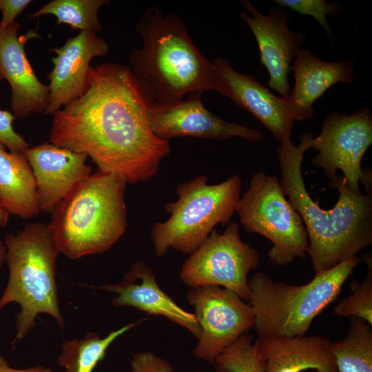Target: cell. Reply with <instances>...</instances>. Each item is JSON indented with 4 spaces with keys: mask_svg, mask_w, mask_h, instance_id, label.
<instances>
[{
    "mask_svg": "<svg viewBox=\"0 0 372 372\" xmlns=\"http://www.w3.org/2000/svg\"><path fill=\"white\" fill-rule=\"evenodd\" d=\"M149 106L127 65L99 64L84 93L52 115L50 142L86 154L127 184L148 182L171 152L149 125Z\"/></svg>",
    "mask_w": 372,
    "mask_h": 372,
    "instance_id": "obj_1",
    "label": "cell"
},
{
    "mask_svg": "<svg viewBox=\"0 0 372 372\" xmlns=\"http://www.w3.org/2000/svg\"><path fill=\"white\" fill-rule=\"evenodd\" d=\"M313 135L300 136V144H280L278 161L281 189L293 209L301 216L308 235L309 255L316 272L331 269L372 245V192L352 191L343 176L330 180L339 198L331 209H323L309 194L303 179L304 155L311 149Z\"/></svg>",
    "mask_w": 372,
    "mask_h": 372,
    "instance_id": "obj_2",
    "label": "cell"
},
{
    "mask_svg": "<svg viewBox=\"0 0 372 372\" xmlns=\"http://www.w3.org/2000/svg\"><path fill=\"white\" fill-rule=\"evenodd\" d=\"M143 40L130 52L132 73L150 106H165L206 90L219 92L218 74L175 13L146 9L135 25Z\"/></svg>",
    "mask_w": 372,
    "mask_h": 372,
    "instance_id": "obj_3",
    "label": "cell"
},
{
    "mask_svg": "<svg viewBox=\"0 0 372 372\" xmlns=\"http://www.w3.org/2000/svg\"><path fill=\"white\" fill-rule=\"evenodd\" d=\"M127 183L97 169L53 209L48 224L60 252L72 260L103 254L124 235Z\"/></svg>",
    "mask_w": 372,
    "mask_h": 372,
    "instance_id": "obj_4",
    "label": "cell"
},
{
    "mask_svg": "<svg viewBox=\"0 0 372 372\" xmlns=\"http://www.w3.org/2000/svg\"><path fill=\"white\" fill-rule=\"evenodd\" d=\"M3 242L9 277L0 298V310L12 302L20 306L13 343L25 338L41 313L50 315L63 328L56 281L60 252L48 224L28 223L15 234H6Z\"/></svg>",
    "mask_w": 372,
    "mask_h": 372,
    "instance_id": "obj_5",
    "label": "cell"
},
{
    "mask_svg": "<svg viewBox=\"0 0 372 372\" xmlns=\"http://www.w3.org/2000/svg\"><path fill=\"white\" fill-rule=\"evenodd\" d=\"M362 262L355 256L334 267L316 272L304 285L276 280L262 271L248 280L249 304L258 339L306 335L313 320L335 301L355 267Z\"/></svg>",
    "mask_w": 372,
    "mask_h": 372,
    "instance_id": "obj_6",
    "label": "cell"
},
{
    "mask_svg": "<svg viewBox=\"0 0 372 372\" xmlns=\"http://www.w3.org/2000/svg\"><path fill=\"white\" fill-rule=\"evenodd\" d=\"M207 180L200 175L177 185V200L164 207L169 217L150 229L156 256H165L169 249L190 255L217 225L230 222L241 197L240 176L235 174L216 185L207 184Z\"/></svg>",
    "mask_w": 372,
    "mask_h": 372,
    "instance_id": "obj_7",
    "label": "cell"
},
{
    "mask_svg": "<svg viewBox=\"0 0 372 372\" xmlns=\"http://www.w3.org/2000/svg\"><path fill=\"white\" fill-rule=\"evenodd\" d=\"M236 211L247 232L260 234L273 243L268 251L273 264L285 266L306 256L309 240L303 220L275 176L256 172Z\"/></svg>",
    "mask_w": 372,
    "mask_h": 372,
    "instance_id": "obj_8",
    "label": "cell"
},
{
    "mask_svg": "<svg viewBox=\"0 0 372 372\" xmlns=\"http://www.w3.org/2000/svg\"><path fill=\"white\" fill-rule=\"evenodd\" d=\"M260 264L258 251L242 240L238 223L227 224L223 233L214 229L181 266L179 276L190 288L216 285L249 302L248 274Z\"/></svg>",
    "mask_w": 372,
    "mask_h": 372,
    "instance_id": "obj_9",
    "label": "cell"
},
{
    "mask_svg": "<svg viewBox=\"0 0 372 372\" xmlns=\"http://www.w3.org/2000/svg\"><path fill=\"white\" fill-rule=\"evenodd\" d=\"M371 144L372 114L369 107L350 115L334 112L325 117L320 134L313 138L311 149L318 154L311 162L320 167L330 180L340 170L352 191L361 192L360 184L366 192L371 191V169L363 170L361 167Z\"/></svg>",
    "mask_w": 372,
    "mask_h": 372,
    "instance_id": "obj_10",
    "label": "cell"
},
{
    "mask_svg": "<svg viewBox=\"0 0 372 372\" xmlns=\"http://www.w3.org/2000/svg\"><path fill=\"white\" fill-rule=\"evenodd\" d=\"M194 307L200 335L193 350L199 360L213 363L215 358L254 327L249 302L234 292L216 285L190 288L186 293Z\"/></svg>",
    "mask_w": 372,
    "mask_h": 372,
    "instance_id": "obj_11",
    "label": "cell"
},
{
    "mask_svg": "<svg viewBox=\"0 0 372 372\" xmlns=\"http://www.w3.org/2000/svg\"><path fill=\"white\" fill-rule=\"evenodd\" d=\"M240 3L245 12L240 17L256 38L260 62L269 72L268 85L287 98L291 91L288 79L291 64L302 49L306 35L289 28V13L278 6L268 8L265 14L248 0Z\"/></svg>",
    "mask_w": 372,
    "mask_h": 372,
    "instance_id": "obj_12",
    "label": "cell"
},
{
    "mask_svg": "<svg viewBox=\"0 0 372 372\" xmlns=\"http://www.w3.org/2000/svg\"><path fill=\"white\" fill-rule=\"evenodd\" d=\"M202 92L165 106H149L148 120L154 133L169 141L175 137H194L226 141L240 137L249 142H261L263 133L258 130L231 123L209 111L201 101Z\"/></svg>",
    "mask_w": 372,
    "mask_h": 372,
    "instance_id": "obj_13",
    "label": "cell"
},
{
    "mask_svg": "<svg viewBox=\"0 0 372 372\" xmlns=\"http://www.w3.org/2000/svg\"><path fill=\"white\" fill-rule=\"evenodd\" d=\"M212 62L218 74L219 93L251 113L280 144L291 141L295 121L288 97L277 96L254 76L236 72L225 58Z\"/></svg>",
    "mask_w": 372,
    "mask_h": 372,
    "instance_id": "obj_14",
    "label": "cell"
},
{
    "mask_svg": "<svg viewBox=\"0 0 372 372\" xmlns=\"http://www.w3.org/2000/svg\"><path fill=\"white\" fill-rule=\"evenodd\" d=\"M53 68L48 75L49 102L45 114L56 111L81 96L85 91L92 59L108 53L109 45L95 32H80L63 45L51 50Z\"/></svg>",
    "mask_w": 372,
    "mask_h": 372,
    "instance_id": "obj_15",
    "label": "cell"
},
{
    "mask_svg": "<svg viewBox=\"0 0 372 372\" xmlns=\"http://www.w3.org/2000/svg\"><path fill=\"white\" fill-rule=\"evenodd\" d=\"M33 173L41 211L54 207L92 173L87 156L49 143L29 147L24 152Z\"/></svg>",
    "mask_w": 372,
    "mask_h": 372,
    "instance_id": "obj_16",
    "label": "cell"
},
{
    "mask_svg": "<svg viewBox=\"0 0 372 372\" xmlns=\"http://www.w3.org/2000/svg\"><path fill=\"white\" fill-rule=\"evenodd\" d=\"M20 25L0 24V74L11 89L12 114L19 118L45 113L49 102V86L35 74L25 50L26 41L36 34L18 35Z\"/></svg>",
    "mask_w": 372,
    "mask_h": 372,
    "instance_id": "obj_17",
    "label": "cell"
},
{
    "mask_svg": "<svg viewBox=\"0 0 372 372\" xmlns=\"http://www.w3.org/2000/svg\"><path fill=\"white\" fill-rule=\"evenodd\" d=\"M96 288L114 293L115 307H131L149 315L160 316L187 329L198 340L200 329L194 313L180 307L158 285L154 270L143 262L133 263L123 278Z\"/></svg>",
    "mask_w": 372,
    "mask_h": 372,
    "instance_id": "obj_18",
    "label": "cell"
},
{
    "mask_svg": "<svg viewBox=\"0 0 372 372\" xmlns=\"http://www.w3.org/2000/svg\"><path fill=\"white\" fill-rule=\"evenodd\" d=\"M294 86L288 100L294 121L311 118L313 103L331 86L352 84L355 81L354 60L324 61L312 51L302 49L293 61Z\"/></svg>",
    "mask_w": 372,
    "mask_h": 372,
    "instance_id": "obj_19",
    "label": "cell"
},
{
    "mask_svg": "<svg viewBox=\"0 0 372 372\" xmlns=\"http://www.w3.org/2000/svg\"><path fill=\"white\" fill-rule=\"evenodd\" d=\"M265 362L264 372H338L331 351V341L326 337L296 335L257 339Z\"/></svg>",
    "mask_w": 372,
    "mask_h": 372,
    "instance_id": "obj_20",
    "label": "cell"
},
{
    "mask_svg": "<svg viewBox=\"0 0 372 372\" xmlns=\"http://www.w3.org/2000/svg\"><path fill=\"white\" fill-rule=\"evenodd\" d=\"M0 208L22 219L41 212L35 179L24 153L7 152L1 143Z\"/></svg>",
    "mask_w": 372,
    "mask_h": 372,
    "instance_id": "obj_21",
    "label": "cell"
},
{
    "mask_svg": "<svg viewBox=\"0 0 372 372\" xmlns=\"http://www.w3.org/2000/svg\"><path fill=\"white\" fill-rule=\"evenodd\" d=\"M141 322L128 323L104 338L94 332H89L82 338L66 340L61 345L57 364L64 369V372H92L99 362L104 358L109 347Z\"/></svg>",
    "mask_w": 372,
    "mask_h": 372,
    "instance_id": "obj_22",
    "label": "cell"
},
{
    "mask_svg": "<svg viewBox=\"0 0 372 372\" xmlns=\"http://www.w3.org/2000/svg\"><path fill=\"white\" fill-rule=\"evenodd\" d=\"M338 372H372V329L365 320L351 317L347 334L331 342Z\"/></svg>",
    "mask_w": 372,
    "mask_h": 372,
    "instance_id": "obj_23",
    "label": "cell"
},
{
    "mask_svg": "<svg viewBox=\"0 0 372 372\" xmlns=\"http://www.w3.org/2000/svg\"><path fill=\"white\" fill-rule=\"evenodd\" d=\"M109 3L107 0H53L30 14L29 17L33 19L45 14L54 15L57 25L65 23L81 32H96L102 30L99 10Z\"/></svg>",
    "mask_w": 372,
    "mask_h": 372,
    "instance_id": "obj_24",
    "label": "cell"
},
{
    "mask_svg": "<svg viewBox=\"0 0 372 372\" xmlns=\"http://www.w3.org/2000/svg\"><path fill=\"white\" fill-rule=\"evenodd\" d=\"M245 333L223 351L214 360L216 372H264L265 360L257 340Z\"/></svg>",
    "mask_w": 372,
    "mask_h": 372,
    "instance_id": "obj_25",
    "label": "cell"
},
{
    "mask_svg": "<svg viewBox=\"0 0 372 372\" xmlns=\"http://www.w3.org/2000/svg\"><path fill=\"white\" fill-rule=\"evenodd\" d=\"M362 261L368 267L367 275L362 282H351V293L341 300L333 308L338 317H355L372 325V258L371 254H363Z\"/></svg>",
    "mask_w": 372,
    "mask_h": 372,
    "instance_id": "obj_26",
    "label": "cell"
},
{
    "mask_svg": "<svg viewBox=\"0 0 372 372\" xmlns=\"http://www.w3.org/2000/svg\"><path fill=\"white\" fill-rule=\"evenodd\" d=\"M281 8H288L304 15L314 17L330 37L331 30L327 23V15L336 14L342 8L325 0H273Z\"/></svg>",
    "mask_w": 372,
    "mask_h": 372,
    "instance_id": "obj_27",
    "label": "cell"
},
{
    "mask_svg": "<svg viewBox=\"0 0 372 372\" xmlns=\"http://www.w3.org/2000/svg\"><path fill=\"white\" fill-rule=\"evenodd\" d=\"M17 117L10 112L0 109V143L10 152H24L30 146L23 136L13 127Z\"/></svg>",
    "mask_w": 372,
    "mask_h": 372,
    "instance_id": "obj_28",
    "label": "cell"
},
{
    "mask_svg": "<svg viewBox=\"0 0 372 372\" xmlns=\"http://www.w3.org/2000/svg\"><path fill=\"white\" fill-rule=\"evenodd\" d=\"M131 369L132 372H174L167 360L150 351L134 354L131 360Z\"/></svg>",
    "mask_w": 372,
    "mask_h": 372,
    "instance_id": "obj_29",
    "label": "cell"
},
{
    "mask_svg": "<svg viewBox=\"0 0 372 372\" xmlns=\"http://www.w3.org/2000/svg\"><path fill=\"white\" fill-rule=\"evenodd\" d=\"M32 2L31 0H0V11L2 13L1 25L8 27L16 21V18Z\"/></svg>",
    "mask_w": 372,
    "mask_h": 372,
    "instance_id": "obj_30",
    "label": "cell"
},
{
    "mask_svg": "<svg viewBox=\"0 0 372 372\" xmlns=\"http://www.w3.org/2000/svg\"><path fill=\"white\" fill-rule=\"evenodd\" d=\"M0 372H53V370L50 367L40 365L25 369L12 368L4 357L0 354Z\"/></svg>",
    "mask_w": 372,
    "mask_h": 372,
    "instance_id": "obj_31",
    "label": "cell"
},
{
    "mask_svg": "<svg viewBox=\"0 0 372 372\" xmlns=\"http://www.w3.org/2000/svg\"><path fill=\"white\" fill-rule=\"evenodd\" d=\"M10 214L5 209L0 208V228L6 225Z\"/></svg>",
    "mask_w": 372,
    "mask_h": 372,
    "instance_id": "obj_32",
    "label": "cell"
},
{
    "mask_svg": "<svg viewBox=\"0 0 372 372\" xmlns=\"http://www.w3.org/2000/svg\"><path fill=\"white\" fill-rule=\"evenodd\" d=\"M6 260V246L3 240H0V269Z\"/></svg>",
    "mask_w": 372,
    "mask_h": 372,
    "instance_id": "obj_33",
    "label": "cell"
},
{
    "mask_svg": "<svg viewBox=\"0 0 372 372\" xmlns=\"http://www.w3.org/2000/svg\"><path fill=\"white\" fill-rule=\"evenodd\" d=\"M2 80H3V76H2L1 75V74H0V81H2Z\"/></svg>",
    "mask_w": 372,
    "mask_h": 372,
    "instance_id": "obj_34",
    "label": "cell"
}]
</instances>
